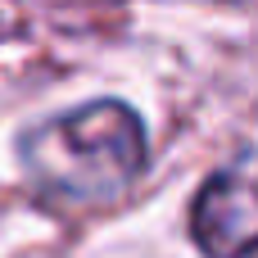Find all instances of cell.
Listing matches in <instances>:
<instances>
[{
	"instance_id": "2",
	"label": "cell",
	"mask_w": 258,
	"mask_h": 258,
	"mask_svg": "<svg viewBox=\"0 0 258 258\" xmlns=\"http://www.w3.org/2000/svg\"><path fill=\"white\" fill-rule=\"evenodd\" d=\"M190 236L204 258H249L258 236V209H254V177H249V150L213 172L190 209Z\"/></svg>"
},
{
	"instance_id": "1",
	"label": "cell",
	"mask_w": 258,
	"mask_h": 258,
	"mask_svg": "<svg viewBox=\"0 0 258 258\" xmlns=\"http://www.w3.org/2000/svg\"><path fill=\"white\" fill-rule=\"evenodd\" d=\"M27 181L68 209H100L132 190L150 163V136L132 104L91 100L18 136Z\"/></svg>"
}]
</instances>
